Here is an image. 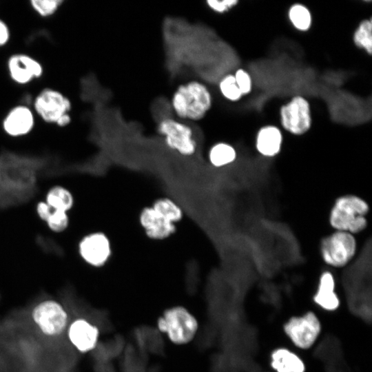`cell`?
<instances>
[{
    "mask_svg": "<svg viewBox=\"0 0 372 372\" xmlns=\"http://www.w3.org/2000/svg\"><path fill=\"white\" fill-rule=\"evenodd\" d=\"M171 103L179 118L198 121L211 109L212 96L205 84L198 81H190L176 88Z\"/></svg>",
    "mask_w": 372,
    "mask_h": 372,
    "instance_id": "6da1fadb",
    "label": "cell"
},
{
    "mask_svg": "<svg viewBox=\"0 0 372 372\" xmlns=\"http://www.w3.org/2000/svg\"><path fill=\"white\" fill-rule=\"evenodd\" d=\"M368 204L355 195L339 197L333 204L329 215V223L335 231L355 234L363 231L366 225V215L369 212Z\"/></svg>",
    "mask_w": 372,
    "mask_h": 372,
    "instance_id": "7a4b0ae2",
    "label": "cell"
},
{
    "mask_svg": "<svg viewBox=\"0 0 372 372\" xmlns=\"http://www.w3.org/2000/svg\"><path fill=\"white\" fill-rule=\"evenodd\" d=\"M158 329L178 345L186 344L195 337L198 328L196 318L185 307L175 306L166 309L157 320Z\"/></svg>",
    "mask_w": 372,
    "mask_h": 372,
    "instance_id": "3957f363",
    "label": "cell"
},
{
    "mask_svg": "<svg viewBox=\"0 0 372 372\" xmlns=\"http://www.w3.org/2000/svg\"><path fill=\"white\" fill-rule=\"evenodd\" d=\"M283 330L295 347L307 350L316 343L322 324L316 313L309 311L301 316L291 317L284 324Z\"/></svg>",
    "mask_w": 372,
    "mask_h": 372,
    "instance_id": "277c9868",
    "label": "cell"
},
{
    "mask_svg": "<svg viewBox=\"0 0 372 372\" xmlns=\"http://www.w3.org/2000/svg\"><path fill=\"white\" fill-rule=\"evenodd\" d=\"M355 251L354 236L346 231H335L324 238L320 244L323 260L335 268L346 266L354 257Z\"/></svg>",
    "mask_w": 372,
    "mask_h": 372,
    "instance_id": "5b68a950",
    "label": "cell"
},
{
    "mask_svg": "<svg viewBox=\"0 0 372 372\" xmlns=\"http://www.w3.org/2000/svg\"><path fill=\"white\" fill-rule=\"evenodd\" d=\"M31 316L39 330L45 335L62 334L68 324V315L65 308L57 301L45 300L37 304Z\"/></svg>",
    "mask_w": 372,
    "mask_h": 372,
    "instance_id": "8992f818",
    "label": "cell"
},
{
    "mask_svg": "<svg viewBox=\"0 0 372 372\" xmlns=\"http://www.w3.org/2000/svg\"><path fill=\"white\" fill-rule=\"evenodd\" d=\"M280 120L287 132L296 136L305 134L312 123L309 102L302 96H293L280 107Z\"/></svg>",
    "mask_w": 372,
    "mask_h": 372,
    "instance_id": "52a82bcc",
    "label": "cell"
},
{
    "mask_svg": "<svg viewBox=\"0 0 372 372\" xmlns=\"http://www.w3.org/2000/svg\"><path fill=\"white\" fill-rule=\"evenodd\" d=\"M157 130L169 147L183 155L195 152L196 143L188 124L173 118H164L158 123Z\"/></svg>",
    "mask_w": 372,
    "mask_h": 372,
    "instance_id": "ba28073f",
    "label": "cell"
},
{
    "mask_svg": "<svg viewBox=\"0 0 372 372\" xmlns=\"http://www.w3.org/2000/svg\"><path fill=\"white\" fill-rule=\"evenodd\" d=\"M72 107L70 99L61 92L45 88L34 101V110L41 118L50 123H56L63 116L69 114Z\"/></svg>",
    "mask_w": 372,
    "mask_h": 372,
    "instance_id": "9c48e42d",
    "label": "cell"
},
{
    "mask_svg": "<svg viewBox=\"0 0 372 372\" xmlns=\"http://www.w3.org/2000/svg\"><path fill=\"white\" fill-rule=\"evenodd\" d=\"M78 249L81 258L95 267L103 265L111 255L110 240L102 232L85 235L80 240Z\"/></svg>",
    "mask_w": 372,
    "mask_h": 372,
    "instance_id": "30bf717a",
    "label": "cell"
},
{
    "mask_svg": "<svg viewBox=\"0 0 372 372\" xmlns=\"http://www.w3.org/2000/svg\"><path fill=\"white\" fill-rule=\"evenodd\" d=\"M7 66L12 80L20 85L27 84L39 78L43 72V66L39 61L23 53L10 56Z\"/></svg>",
    "mask_w": 372,
    "mask_h": 372,
    "instance_id": "8fae6325",
    "label": "cell"
},
{
    "mask_svg": "<svg viewBox=\"0 0 372 372\" xmlns=\"http://www.w3.org/2000/svg\"><path fill=\"white\" fill-rule=\"evenodd\" d=\"M33 111L25 105H18L10 109L2 123L4 132L11 137L28 134L34 126Z\"/></svg>",
    "mask_w": 372,
    "mask_h": 372,
    "instance_id": "7c38bea8",
    "label": "cell"
},
{
    "mask_svg": "<svg viewBox=\"0 0 372 372\" xmlns=\"http://www.w3.org/2000/svg\"><path fill=\"white\" fill-rule=\"evenodd\" d=\"M68 336L70 342L79 351L87 353L96 347L99 330L96 326L87 320L79 318L70 324Z\"/></svg>",
    "mask_w": 372,
    "mask_h": 372,
    "instance_id": "4fadbf2b",
    "label": "cell"
},
{
    "mask_svg": "<svg viewBox=\"0 0 372 372\" xmlns=\"http://www.w3.org/2000/svg\"><path fill=\"white\" fill-rule=\"evenodd\" d=\"M335 282L333 273L325 271L320 276L317 290L313 296V302L327 311H334L340 304L335 291Z\"/></svg>",
    "mask_w": 372,
    "mask_h": 372,
    "instance_id": "5bb4252c",
    "label": "cell"
},
{
    "mask_svg": "<svg viewBox=\"0 0 372 372\" xmlns=\"http://www.w3.org/2000/svg\"><path fill=\"white\" fill-rule=\"evenodd\" d=\"M283 136L279 127L267 125L259 129L256 137V147L263 156L271 158L281 150Z\"/></svg>",
    "mask_w": 372,
    "mask_h": 372,
    "instance_id": "9a60e30c",
    "label": "cell"
},
{
    "mask_svg": "<svg viewBox=\"0 0 372 372\" xmlns=\"http://www.w3.org/2000/svg\"><path fill=\"white\" fill-rule=\"evenodd\" d=\"M140 222L147 234L154 238L167 237L174 230L173 223L153 207H147L141 211Z\"/></svg>",
    "mask_w": 372,
    "mask_h": 372,
    "instance_id": "2e32d148",
    "label": "cell"
},
{
    "mask_svg": "<svg viewBox=\"0 0 372 372\" xmlns=\"http://www.w3.org/2000/svg\"><path fill=\"white\" fill-rule=\"evenodd\" d=\"M270 366L276 372H305L306 370L303 360L285 347L273 350L270 355Z\"/></svg>",
    "mask_w": 372,
    "mask_h": 372,
    "instance_id": "e0dca14e",
    "label": "cell"
},
{
    "mask_svg": "<svg viewBox=\"0 0 372 372\" xmlns=\"http://www.w3.org/2000/svg\"><path fill=\"white\" fill-rule=\"evenodd\" d=\"M45 202L54 210L68 212L72 208L74 199L68 189L56 185L48 190Z\"/></svg>",
    "mask_w": 372,
    "mask_h": 372,
    "instance_id": "ac0fdd59",
    "label": "cell"
},
{
    "mask_svg": "<svg viewBox=\"0 0 372 372\" xmlns=\"http://www.w3.org/2000/svg\"><path fill=\"white\" fill-rule=\"evenodd\" d=\"M209 159L216 167H222L233 163L237 156L235 148L229 143L220 142L214 144L209 152Z\"/></svg>",
    "mask_w": 372,
    "mask_h": 372,
    "instance_id": "d6986e66",
    "label": "cell"
},
{
    "mask_svg": "<svg viewBox=\"0 0 372 372\" xmlns=\"http://www.w3.org/2000/svg\"><path fill=\"white\" fill-rule=\"evenodd\" d=\"M288 18L291 25L300 32H306L312 24V15L309 9L304 4L296 3L288 10Z\"/></svg>",
    "mask_w": 372,
    "mask_h": 372,
    "instance_id": "ffe728a7",
    "label": "cell"
},
{
    "mask_svg": "<svg viewBox=\"0 0 372 372\" xmlns=\"http://www.w3.org/2000/svg\"><path fill=\"white\" fill-rule=\"evenodd\" d=\"M353 41L358 48L364 50L368 54H371L372 21L371 19H364L358 24L353 33Z\"/></svg>",
    "mask_w": 372,
    "mask_h": 372,
    "instance_id": "44dd1931",
    "label": "cell"
},
{
    "mask_svg": "<svg viewBox=\"0 0 372 372\" xmlns=\"http://www.w3.org/2000/svg\"><path fill=\"white\" fill-rule=\"evenodd\" d=\"M218 88L223 96L229 101H238L242 96L233 74H227L222 77L218 83Z\"/></svg>",
    "mask_w": 372,
    "mask_h": 372,
    "instance_id": "7402d4cb",
    "label": "cell"
},
{
    "mask_svg": "<svg viewBox=\"0 0 372 372\" xmlns=\"http://www.w3.org/2000/svg\"><path fill=\"white\" fill-rule=\"evenodd\" d=\"M43 222L52 231L59 233L65 231L69 226V216L68 212L51 208Z\"/></svg>",
    "mask_w": 372,
    "mask_h": 372,
    "instance_id": "603a6c76",
    "label": "cell"
},
{
    "mask_svg": "<svg viewBox=\"0 0 372 372\" xmlns=\"http://www.w3.org/2000/svg\"><path fill=\"white\" fill-rule=\"evenodd\" d=\"M152 207L172 223L179 220L182 217V213L179 207L167 198L156 200Z\"/></svg>",
    "mask_w": 372,
    "mask_h": 372,
    "instance_id": "cb8c5ba5",
    "label": "cell"
},
{
    "mask_svg": "<svg viewBox=\"0 0 372 372\" xmlns=\"http://www.w3.org/2000/svg\"><path fill=\"white\" fill-rule=\"evenodd\" d=\"M61 0H32L30 4L33 10L41 17H50L54 14L62 4Z\"/></svg>",
    "mask_w": 372,
    "mask_h": 372,
    "instance_id": "d4e9b609",
    "label": "cell"
},
{
    "mask_svg": "<svg viewBox=\"0 0 372 372\" xmlns=\"http://www.w3.org/2000/svg\"><path fill=\"white\" fill-rule=\"evenodd\" d=\"M236 83L242 96L249 94L252 90V79L245 70L238 68L234 74Z\"/></svg>",
    "mask_w": 372,
    "mask_h": 372,
    "instance_id": "484cf974",
    "label": "cell"
},
{
    "mask_svg": "<svg viewBox=\"0 0 372 372\" xmlns=\"http://www.w3.org/2000/svg\"><path fill=\"white\" fill-rule=\"evenodd\" d=\"M238 2L237 0H209L206 1V3L212 11L224 13L236 6Z\"/></svg>",
    "mask_w": 372,
    "mask_h": 372,
    "instance_id": "4316f807",
    "label": "cell"
},
{
    "mask_svg": "<svg viewBox=\"0 0 372 372\" xmlns=\"http://www.w3.org/2000/svg\"><path fill=\"white\" fill-rule=\"evenodd\" d=\"M10 37V32L8 25L0 19V47L6 45Z\"/></svg>",
    "mask_w": 372,
    "mask_h": 372,
    "instance_id": "83f0119b",
    "label": "cell"
},
{
    "mask_svg": "<svg viewBox=\"0 0 372 372\" xmlns=\"http://www.w3.org/2000/svg\"><path fill=\"white\" fill-rule=\"evenodd\" d=\"M71 121V117L70 114H67L63 116L56 123L59 127H64L68 125Z\"/></svg>",
    "mask_w": 372,
    "mask_h": 372,
    "instance_id": "f1b7e54d",
    "label": "cell"
}]
</instances>
